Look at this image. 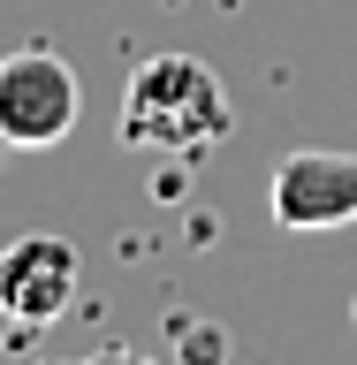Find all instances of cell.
Wrapping results in <instances>:
<instances>
[{"mask_svg": "<svg viewBox=\"0 0 357 365\" xmlns=\"http://www.w3.org/2000/svg\"><path fill=\"white\" fill-rule=\"evenodd\" d=\"M236 130L221 76L198 53H152L137 61L130 91H122V145L152 160H198Z\"/></svg>", "mask_w": 357, "mask_h": 365, "instance_id": "obj_1", "label": "cell"}, {"mask_svg": "<svg viewBox=\"0 0 357 365\" xmlns=\"http://www.w3.org/2000/svg\"><path fill=\"white\" fill-rule=\"evenodd\" d=\"M76 114H84V91H76V68L53 46L0 53V145L46 153V145H61L76 130Z\"/></svg>", "mask_w": 357, "mask_h": 365, "instance_id": "obj_2", "label": "cell"}, {"mask_svg": "<svg viewBox=\"0 0 357 365\" xmlns=\"http://www.w3.org/2000/svg\"><path fill=\"white\" fill-rule=\"evenodd\" d=\"M267 213L289 236H319V228H350L357 221V153H289L267 182Z\"/></svg>", "mask_w": 357, "mask_h": 365, "instance_id": "obj_3", "label": "cell"}, {"mask_svg": "<svg viewBox=\"0 0 357 365\" xmlns=\"http://www.w3.org/2000/svg\"><path fill=\"white\" fill-rule=\"evenodd\" d=\"M76 282H84V259L68 236H16L0 244V312L16 327H53V319L76 304Z\"/></svg>", "mask_w": 357, "mask_h": 365, "instance_id": "obj_4", "label": "cell"}, {"mask_svg": "<svg viewBox=\"0 0 357 365\" xmlns=\"http://www.w3.org/2000/svg\"><path fill=\"white\" fill-rule=\"evenodd\" d=\"M68 365H160V358H145L130 342H107V350H84V358H68Z\"/></svg>", "mask_w": 357, "mask_h": 365, "instance_id": "obj_5", "label": "cell"}]
</instances>
